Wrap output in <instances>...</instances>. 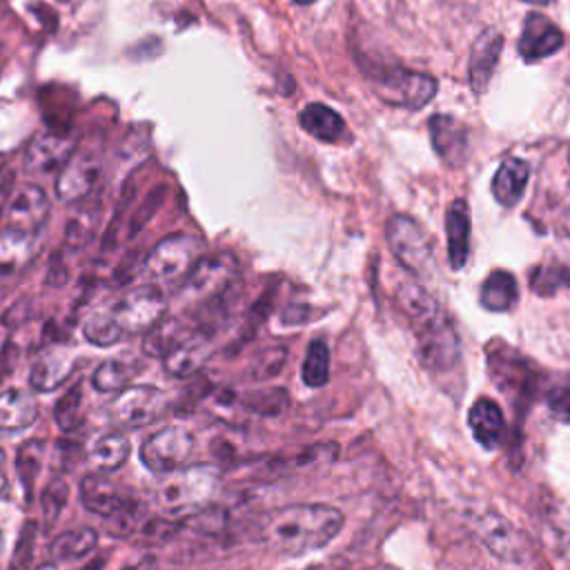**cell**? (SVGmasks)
<instances>
[{"instance_id":"obj_1","label":"cell","mask_w":570,"mask_h":570,"mask_svg":"<svg viewBox=\"0 0 570 570\" xmlns=\"http://www.w3.org/2000/svg\"><path fill=\"white\" fill-rule=\"evenodd\" d=\"M343 528V513L326 504L285 506L265 515L259 539L285 555H304L328 546Z\"/></svg>"},{"instance_id":"obj_2","label":"cell","mask_w":570,"mask_h":570,"mask_svg":"<svg viewBox=\"0 0 570 570\" xmlns=\"http://www.w3.org/2000/svg\"><path fill=\"white\" fill-rule=\"evenodd\" d=\"M399 302L408 313L424 363L430 370H452L459 363V339L437 302L417 285H406L399 291Z\"/></svg>"},{"instance_id":"obj_3","label":"cell","mask_w":570,"mask_h":570,"mask_svg":"<svg viewBox=\"0 0 570 570\" xmlns=\"http://www.w3.org/2000/svg\"><path fill=\"white\" fill-rule=\"evenodd\" d=\"M219 482L221 472L210 463H197L167 472V478L156 491V502L163 517L180 519L208 508L219 489Z\"/></svg>"},{"instance_id":"obj_4","label":"cell","mask_w":570,"mask_h":570,"mask_svg":"<svg viewBox=\"0 0 570 570\" xmlns=\"http://www.w3.org/2000/svg\"><path fill=\"white\" fill-rule=\"evenodd\" d=\"M239 281V261L230 252L199 259V263L187 274L180 288V304L201 308L226 293H230Z\"/></svg>"},{"instance_id":"obj_5","label":"cell","mask_w":570,"mask_h":570,"mask_svg":"<svg viewBox=\"0 0 570 570\" xmlns=\"http://www.w3.org/2000/svg\"><path fill=\"white\" fill-rule=\"evenodd\" d=\"M201 243L189 234H169L158 241L143 263V274L152 283H172L178 278H187L193 267L199 263Z\"/></svg>"},{"instance_id":"obj_6","label":"cell","mask_w":570,"mask_h":570,"mask_svg":"<svg viewBox=\"0 0 570 570\" xmlns=\"http://www.w3.org/2000/svg\"><path fill=\"white\" fill-rule=\"evenodd\" d=\"M103 174V156L97 145L76 147L72 158L58 172L56 197L63 204L76 206L97 193V185Z\"/></svg>"},{"instance_id":"obj_7","label":"cell","mask_w":570,"mask_h":570,"mask_svg":"<svg viewBox=\"0 0 570 570\" xmlns=\"http://www.w3.org/2000/svg\"><path fill=\"white\" fill-rule=\"evenodd\" d=\"M374 87L379 97L388 106L406 110L426 108L437 94L435 76L408 69H386L382 74H374Z\"/></svg>"},{"instance_id":"obj_8","label":"cell","mask_w":570,"mask_h":570,"mask_svg":"<svg viewBox=\"0 0 570 570\" xmlns=\"http://www.w3.org/2000/svg\"><path fill=\"white\" fill-rule=\"evenodd\" d=\"M386 237L395 259L408 272L417 276H428L432 272V243L415 219L406 215H395L386 226Z\"/></svg>"},{"instance_id":"obj_9","label":"cell","mask_w":570,"mask_h":570,"mask_svg":"<svg viewBox=\"0 0 570 570\" xmlns=\"http://www.w3.org/2000/svg\"><path fill=\"white\" fill-rule=\"evenodd\" d=\"M110 310L125 332H147L165 317L167 297L156 283H145L125 293Z\"/></svg>"},{"instance_id":"obj_10","label":"cell","mask_w":570,"mask_h":570,"mask_svg":"<svg viewBox=\"0 0 570 570\" xmlns=\"http://www.w3.org/2000/svg\"><path fill=\"white\" fill-rule=\"evenodd\" d=\"M193 452L195 435L180 426H167L143 441L141 461L150 472L167 474L183 468Z\"/></svg>"},{"instance_id":"obj_11","label":"cell","mask_w":570,"mask_h":570,"mask_svg":"<svg viewBox=\"0 0 570 570\" xmlns=\"http://www.w3.org/2000/svg\"><path fill=\"white\" fill-rule=\"evenodd\" d=\"M169 399L156 386H130L114 404V417L128 428H145L167 413Z\"/></svg>"},{"instance_id":"obj_12","label":"cell","mask_w":570,"mask_h":570,"mask_svg":"<svg viewBox=\"0 0 570 570\" xmlns=\"http://www.w3.org/2000/svg\"><path fill=\"white\" fill-rule=\"evenodd\" d=\"M76 147L78 145L69 132H41L32 139L25 152V167L36 176L58 174Z\"/></svg>"},{"instance_id":"obj_13","label":"cell","mask_w":570,"mask_h":570,"mask_svg":"<svg viewBox=\"0 0 570 570\" xmlns=\"http://www.w3.org/2000/svg\"><path fill=\"white\" fill-rule=\"evenodd\" d=\"M50 219V199L39 185H25L8 204V226L43 237Z\"/></svg>"},{"instance_id":"obj_14","label":"cell","mask_w":570,"mask_h":570,"mask_svg":"<svg viewBox=\"0 0 570 570\" xmlns=\"http://www.w3.org/2000/svg\"><path fill=\"white\" fill-rule=\"evenodd\" d=\"M489 363L497 386L506 393L515 391L517 395H524L526 388L533 384L530 363L504 343H493L489 348Z\"/></svg>"},{"instance_id":"obj_15","label":"cell","mask_w":570,"mask_h":570,"mask_svg":"<svg viewBox=\"0 0 570 570\" xmlns=\"http://www.w3.org/2000/svg\"><path fill=\"white\" fill-rule=\"evenodd\" d=\"M215 346L212 337L206 332H193L183 343H178L165 359V372L176 379H189L201 372V368L212 359Z\"/></svg>"},{"instance_id":"obj_16","label":"cell","mask_w":570,"mask_h":570,"mask_svg":"<svg viewBox=\"0 0 570 570\" xmlns=\"http://www.w3.org/2000/svg\"><path fill=\"white\" fill-rule=\"evenodd\" d=\"M502 50H504V34L493 28L484 30L478 36V41H474V45L470 50L468 72H470V85L478 94H482L489 87V83L497 69Z\"/></svg>"},{"instance_id":"obj_17","label":"cell","mask_w":570,"mask_h":570,"mask_svg":"<svg viewBox=\"0 0 570 570\" xmlns=\"http://www.w3.org/2000/svg\"><path fill=\"white\" fill-rule=\"evenodd\" d=\"M563 47L561 30L541 14H528L519 39V54L524 61H541Z\"/></svg>"},{"instance_id":"obj_18","label":"cell","mask_w":570,"mask_h":570,"mask_svg":"<svg viewBox=\"0 0 570 570\" xmlns=\"http://www.w3.org/2000/svg\"><path fill=\"white\" fill-rule=\"evenodd\" d=\"M41 237L6 226L0 230V278L23 272L39 252Z\"/></svg>"},{"instance_id":"obj_19","label":"cell","mask_w":570,"mask_h":570,"mask_svg":"<svg viewBox=\"0 0 570 570\" xmlns=\"http://www.w3.org/2000/svg\"><path fill=\"white\" fill-rule=\"evenodd\" d=\"M430 128V139H432V147L439 154V158L446 165H461L468 152V134L465 128L446 114H437L430 119L428 123Z\"/></svg>"},{"instance_id":"obj_20","label":"cell","mask_w":570,"mask_h":570,"mask_svg":"<svg viewBox=\"0 0 570 570\" xmlns=\"http://www.w3.org/2000/svg\"><path fill=\"white\" fill-rule=\"evenodd\" d=\"M470 430L486 450H495L506 439V419L493 399H478L468 413Z\"/></svg>"},{"instance_id":"obj_21","label":"cell","mask_w":570,"mask_h":570,"mask_svg":"<svg viewBox=\"0 0 570 570\" xmlns=\"http://www.w3.org/2000/svg\"><path fill=\"white\" fill-rule=\"evenodd\" d=\"M74 354L67 350H52L45 352L30 372V386L39 393H54L58 391L74 372Z\"/></svg>"},{"instance_id":"obj_22","label":"cell","mask_w":570,"mask_h":570,"mask_svg":"<svg viewBox=\"0 0 570 570\" xmlns=\"http://www.w3.org/2000/svg\"><path fill=\"white\" fill-rule=\"evenodd\" d=\"M470 208L463 199H457L446 210V234H448V259L452 270H461L470 254Z\"/></svg>"},{"instance_id":"obj_23","label":"cell","mask_w":570,"mask_h":570,"mask_svg":"<svg viewBox=\"0 0 570 570\" xmlns=\"http://www.w3.org/2000/svg\"><path fill=\"white\" fill-rule=\"evenodd\" d=\"M80 502L89 513L110 517L123 506L125 500L121 497V491L117 489L114 482L103 478V474L91 472V474H85L80 482Z\"/></svg>"},{"instance_id":"obj_24","label":"cell","mask_w":570,"mask_h":570,"mask_svg":"<svg viewBox=\"0 0 570 570\" xmlns=\"http://www.w3.org/2000/svg\"><path fill=\"white\" fill-rule=\"evenodd\" d=\"M530 178V165L522 158H508L500 165L493 178V197L504 208H513L522 201Z\"/></svg>"},{"instance_id":"obj_25","label":"cell","mask_w":570,"mask_h":570,"mask_svg":"<svg viewBox=\"0 0 570 570\" xmlns=\"http://www.w3.org/2000/svg\"><path fill=\"white\" fill-rule=\"evenodd\" d=\"M39 417V404L32 393L10 388L0 393V430L17 432L32 426Z\"/></svg>"},{"instance_id":"obj_26","label":"cell","mask_w":570,"mask_h":570,"mask_svg":"<svg viewBox=\"0 0 570 570\" xmlns=\"http://www.w3.org/2000/svg\"><path fill=\"white\" fill-rule=\"evenodd\" d=\"M141 363L132 357H112L99 363V368L91 374V384L99 393L112 395L130 388L134 376L141 372Z\"/></svg>"},{"instance_id":"obj_27","label":"cell","mask_w":570,"mask_h":570,"mask_svg":"<svg viewBox=\"0 0 570 570\" xmlns=\"http://www.w3.org/2000/svg\"><path fill=\"white\" fill-rule=\"evenodd\" d=\"M302 128L321 143H339L346 136V123L337 110L326 103H310L299 114Z\"/></svg>"},{"instance_id":"obj_28","label":"cell","mask_w":570,"mask_h":570,"mask_svg":"<svg viewBox=\"0 0 570 570\" xmlns=\"http://www.w3.org/2000/svg\"><path fill=\"white\" fill-rule=\"evenodd\" d=\"M189 335H193V330H189L183 317H163L152 330L145 332L143 352L156 359H165Z\"/></svg>"},{"instance_id":"obj_29","label":"cell","mask_w":570,"mask_h":570,"mask_svg":"<svg viewBox=\"0 0 570 570\" xmlns=\"http://www.w3.org/2000/svg\"><path fill=\"white\" fill-rule=\"evenodd\" d=\"M97 197V195H94ZM85 199L80 201L78 210L69 217L67 226H65V245L69 250H80L85 248L94 234L99 230V221H101V201L99 199Z\"/></svg>"},{"instance_id":"obj_30","label":"cell","mask_w":570,"mask_h":570,"mask_svg":"<svg viewBox=\"0 0 570 570\" xmlns=\"http://www.w3.org/2000/svg\"><path fill=\"white\" fill-rule=\"evenodd\" d=\"M482 306L489 313H508L517 304V278L506 270H495L482 285Z\"/></svg>"},{"instance_id":"obj_31","label":"cell","mask_w":570,"mask_h":570,"mask_svg":"<svg viewBox=\"0 0 570 570\" xmlns=\"http://www.w3.org/2000/svg\"><path fill=\"white\" fill-rule=\"evenodd\" d=\"M130 439L123 432H106L103 437H99L97 441L91 443L89 450V461L97 470L110 472V470H119L128 457H130Z\"/></svg>"},{"instance_id":"obj_32","label":"cell","mask_w":570,"mask_h":570,"mask_svg":"<svg viewBox=\"0 0 570 570\" xmlns=\"http://www.w3.org/2000/svg\"><path fill=\"white\" fill-rule=\"evenodd\" d=\"M99 544V533L85 526V528H74L63 535H58L50 548V555L54 561H72L89 555Z\"/></svg>"},{"instance_id":"obj_33","label":"cell","mask_w":570,"mask_h":570,"mask_svg":"<svg viewBox=\"0 0 570 570\" xmlns=\"http://www.w3.org/2000/svg\"><path fill=\"white\" fill-rule=\"evenodd\" d=\"M43 459H45V441L43 439H32V441H28L19 448L17 472H19V480L23 484L28 504H32V500H34L36 480H39L41 468H43Z\"/></svg>"},{"instance_id":"obj_34","label":"cell","mask_w":570,"mask_h":570,"mask_svg":"<svg viewBox=\"0 0 570 570\" xmlns=\"http://www.w3.org/2000/svg\"><path fill=\"white\" fill-rule=\"evenodd\" d=\"M83 335L91 346L110 348L123 339L125 330L119 326L112 310H99V313L89 315V319L83 326Z\"/></svg>"},{"instance_id":"obj_35","label":"cell","mask_w":570,"mask_h":570,"mask_svg":"<svg viewBox=\"0 0 570 570\" xmlns=\"http://www.w3.org/2000/svg\"><path fill=\"white\" fill-rule=\"evenodd\" d=\"M302 379L308 388H324L330 379V348L326 341L317 339L310 343L304 359Z\"/></svg>"},{"instance_id":"obj_36","label":"cell","mask_w":570,"mask_h":570,"mask_svg":"<svg viewBox=\"0 0 570 570\" xmlns=\"http://www.w3.org/2000/svg\"><path fill=\"white\" fill-rule=\"evenodd\" d=\"M241 404L259 417H281L291 406V397L283 388L250 391L241 397Z\"/></svg>"},{"instance_id":"obj_37","label":"cell","mask_w":570,"mask_h":570,"mask_svg":"<svg viewBox=\"0 0 570 570\" xmlns=\"http://www.w3.org/2000/svg\"><path fill=\"white\" fill-rule=\"evenodd\" d=\"M56 424L63 432H74L83 426V386L74 384L54 408Z\"/></svg>"},{"instance_id":"obj_38","label":"cell","mask_w":570,"mask_h":570,"mask_svg":"<svg viewBox=\"0 0 570 570\" xmlns=\"http://www.w3.org/2000/svg\"><path fill=\"white\" fill-rule=\"evenodd\" d=\"M285 361H288V348L270 346L254 357V361L248 370V376L252 379V382H267V379H274L276 374H281Z\"/></svg>"},{"instance_id":"obj_39","label":"cell","mask_w":570,"mask_h":570,"mask_svg":"<svg viewBox=\"0 0 570 570\" xmlns=\"http://www.w3.org/2000/svg\"><path fill=\"white\" fill-rule=\"evenodd\" d=\"M566 285H570V270L563 265H557V263L539 265L530 278V288L539 297H550L557 291L566 288Z\"/></svg>"},{"instance_id":"obj_40","label":"cell","mask_w":570,"mask_h":570,"mask_svg":"<svg viewBox=\"0 0 570 570\" xmlns=\"http://www.w3.org/2000/svg\"><path fill=\"white\" fill-rule=\"evenodd\" d=\"M67 502H69V486H67V482L61 480V478L52 480V482L45 486L43 500H41L45 528H52V526L58 522V517H61V513L65 511Z\"/></svg>"},{"instance_id":"obj_41","label":"cell","mask_w":570,"mask_h":570,"mask_svg":"<svg viewBox=\"0 0 570 570\" xmlns=\"http://www.w3.org/2000/svg\"><path fill=\"white\" fill-rule=\"evenodd\" d=\"M141 515H143L141 504L125 500L123 506H121L117 513H112L110 517H106V519H108V524H106V526H108V533H110L112 537H119V539L132 537L134 530L139 528Z\"/></svg>"},{"instance_id":"obj_42","label":"cell","mask_w":570,"mask_h":570,"mask_svg":"<svg viewBox=\"0 0 570 570\" xmlns=\"http://www.w3.org/2000/svg\"><path fill=\"white\" fill-rule=\"evenodd\" d=\"M165 195H167V187L165 185H158L156 189H152V193L143 199V204L134 210V215H132V221H130V228H128V237L130 239H134V237H139L143 230H145V226L156 217V212L163 208V204H165Z\"/></svg>"},{"instance_id":"obj_43","label":"cell","mask_w":570,"mask_h":570,"mask_svg":"<svg viewBox=\"0 0 570 570\" xmlns=\"http://www.w3.org/2000/svg\"><path fill=\"white\" fill-rule=\"evenodd\" d=\"M36 537H39V526H36V522L23 524L21 535H19V541H17V546H14V552H12L10 570H30L32 561H34Z\"/></svg>"},{"instance_id":"obj_44","label":"cell","mask_w":570,"mask_h":570,"mask_svg":"<svg viewBox=\"0 0 570 570\" xmlns=\"http://www.w3.org/2000/svg\"><path fill=\"white\" fill-rule=\"evenodd\" d=\"M270 313H272V293H265V295L252 306V310H250V315H248V319H245V326H243L239 339L232 343V350H230L232 354H234L241 346H245L248 341H252V339L256 337L259 328L265 324V319L270 317Z\"/></svg>"},{"instance_id":"obj_45","label":"cell","mask_w":570,"mask_h":570,"mask_svg":"<svg viewBox=\"0 0 570 570\" xmlns=\"http://www.w3.org/2000/svg\"><path fill=\"white\" fill-rule=\"evenodd\" d=\"M550 415L561 421L570 424V386H555L546 397Z\"/></svg>"},{"instance_id":"obj_46","label":"cell","mask_w":570,"mask_h":570,"mask_svg":"<svg viewBox=\"0 0 570 570\" xmlns=\"http://www.w3.org/2000/svg\"><path fill=\"white\" fill-rule=\"evenodd\" d=\"M178 528H180V524L176 519L163 517V519L145 524L143 526V537L150 539V541H167V539H172L178 533Z\"/></svg>"},{"instance_id":"obj_47","label":"cell","mask_w":570,"mask_h":570,"mask_svg":"<svg viewBox=\"0 0 570 570\" xmlns=\"http://www.w3.org/2000/svg\"><path fill=\"white\" fill-rule=\"evenodd\" d=\"M21 361V350L14 341H6L3 350H0V384H6L8 379L17 372V365Z\"/></svg>"},{"instance_id":"obj_48","label":"cell","mask_w":570,"mask_h":570,"mask_svg":"<svg viewBox=\"0 0 570 570\" xmlns=\"http://www.w3.org/2000/svg\"><path fill=\"white\" fill-rule=\"evenodd\" d=\"M315 310L310 306H304V304H293L288 308H283L278 321L281 326H304V324H310L315 319L313 315Z\"/></svg>"},{"instance_id":"obj_49","label":"cell","mask_w":570,"mask_h":570,"mask_svg":"<svg viewBox=\"0 0 570 570\" xmlns=\"http://www.w3.org/2000/svg\"><path fill=\"white\" fill-rule=\"evenodd\" d=\"M335 452H337V446L335 443H321V446H313V448H306L297 459H295V465H310V463H319V461H332L335 459Z\"/></svg>"},{"instance_id":"obj_50","label":"cell","mask_w":570,"mask_h":570,"mask_svg":"<svg viewBox=\"0 0 570 570\" xmlns=\"http://www.w3.org/2000/svg\"><path fill=\"white\" fill-rule=\"evenodd\" d=\"M65 281H67V267L61 263L58 256H54V259H52V270H50L47 283H50V285H63Z\"/></svg>"},{"instance_id":"obj_51","label":"cell","mask_w":570,"mask_h":570,"mask_svg":"<svg viewBox=\"0 0 570 570\" xmlns=\"http://www.w3.org/2000/svg\"><path fill=\"white\" fill-rule=\"evenodd\" d=\"M154 557H145L141 563H136L134 568H128V570H154Z\"/></svg>"},{"instance_id":"obj_52","label":"cell","mask_w":570,"mask_h":570,"mask_svg":"<svg viewBox=\"0 0 570 570\" xmlns=\"http://www.w3.org/2000/svg\"><path fill=\"white\" fill-rule=\"evenodd\" d=\"M6 489H8V478L3 474V470H0V495L6 493Z\"/></svg>"},{"instance_id":"obj_53","label":"cell","mask_w":570,"mask_h":570,"mask_svg":"<svg viewBox=\"0 0 570 570\" xmlns=\"http://www.w3.org/2000/svg\"><path fill=\"white\" fill-rule=\"evenodd\" d=\"M293 3H295V6H302V8H308V6L315 3V0H293Z\"/></svg>"},{"instance_id":"obj_54","label":"cell","mask_w":570,"mask_h":570,"mask_svg":"<svg viewBox=\"0 0 570 570\" xmlns=\"http://www.w3.org/2000/svg\"><path fill=\"white\" fill-rule=\"evenodd\" d=\"M524 3H533V6H548L550 0H524Z\"/></svg>"},{"instance_id":"obj_55","label":"cell","mask_w":570,"mask_h":570,"mask_svg":"<svg viewBox=\"0 0 570 570\" xmlns=\"http://www.w3.org/2000/svg\"><path fill=\"white\" fill-rule=\"evenodd\" d=\"M36 570H58V568H56V563H43V566H39Z\"/></svg>"},{"instance_id":"obj_56","label":"cell","mask_w":570,"mask_h":570,"mask_svg":"<svg viewBox=\"0 0 570 570\" xmlns=\"http://www.w3.org/2000/svg\"><path fill=\"white\" fill-rule=\"evenodd\" d=\"M0 552H3V537H0Z\"/></svg>"},{"instance_id":"obj_57","label":"cell","mask_w":570,"mask_h":570,"mask_svg":"<svg viewBox=\"0 0 570 570\" xmlns=\"http://www.w3.org/2000/svg\"><path fill=\"white\" fill-rule=\"evenodd\" d=\"M3 459H6V457H3V450H0V461H3Z\"/></svg>"},{"instance_id":"obj_58","label":"cell","mask_w":570,"mask_h":570,"mask_svg":"<svg viewBox=\"0 0 570 570\" xmlns=\"http://www.w3.org/2000/svg\"><path fill=\"white\" fill-rule=\"evenodd\" d=\"M568 161H570V150H568Z\"/></svg>"}]
</instances>
